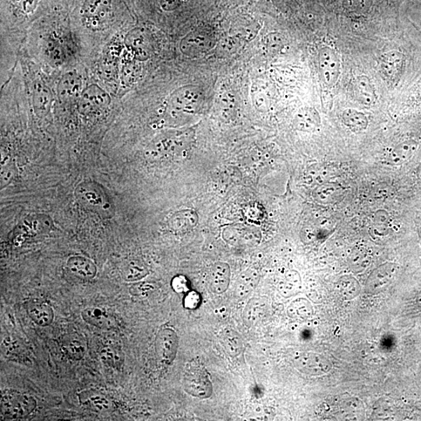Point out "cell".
Here are the masks:
<instances>
[{"instance_id":"d6a6232c","label":"cell","mask_w":421,"mask_h":421,"mask_svg":"<svg viewBox=\"0 0 421 421\" xmlns=\"http://www.w3.org/2000/svg\"><path fill=\"white\" fill-rule=\"evenodd\" d=\"M342 119L345 126L355 134L363 133L369 127V120L365 114L354 108L345 110L343 113Z\"/></svg>"},{"instance_id":"ba28073f","label":"cell","mask_w":421,"mask_h":421,"mask_svg":"<svg viewBox=\"0 0 421 421\" xmlns=\"http://www.w3.org/2000/svg\"><path fill=\"white\" fill-rule=\"evenodd\" d=\"M110 103V94L99 85L93 84L84 88L78 99V108L80 113L93 115L106 110Z\"/></svg>"},{"instance_id":"1f68e13d","label":"cell","mask_w":421,"mask_h":421,"mask_svg":"<svg viewBox=\"0 0 421 421\" xmlns=\"http://www.w3.org/2000/svg\"><path fill=\"white\" fill-rule=\"evenodd\" d=\"M101 362L115 370H121L124 364V354L117 345H107L100 351Z\"/></svg>"},{"instance_id":"f35d334b","label":"cell","mask_w":421,"mask_h":421,"mask_svg":"<svg viewBox=\"0 0 421 421\" xmlns=\"http://www.w3.org/2000/svg\"><path fill=\"white\" fill-rule=\"evenodd\" d=\"M369 260V255L364 248H358L354 250L351 255L352 268L355 269H362L364 268V261Z\"/></svg>"},{"instance_id":"60d3db41","label":"cell","mask_w":421,"mask_h":421,"mask_svg":"<svg viewBox=\"0 0 421 421\" xmlns=\"http://www.w3.org/2000/svg\"><path fill=\"white\" fill-rule=\"evenodd\" d=\"M201 301V295L198 292L188 291L185 297V300H183V305H185V307L187 309L194 310L199 307Z\"/></svg>"},{"instance_id":"f1b7e54d","label":"cell","mask_w":421,"mask_h":421,"mask_svg":"<svg viewBox=\"0 0 421 421\" xmlns=\"http://www.w3.org/2000/svg\"><path fill=\"white\" fill-rule=\"evenodd\" d=\"M404 58L401 53L390 52L382 59L381 69L385 78L393 83L398 79L402 71Z\"/></svg>"},{"instance_id":"277c9868","label":"cell","mask_w":421,"mask_h":421,"mask_svg":"<svg viewBox=\"0 0 421 421\" xmlns=\"http://www.w3.org/2000/svg\"><path fill=\"white\" fill-rule=\"evenodd\" d=\"M185 390L192 396L207 399L212 396L213 384L205 369L198 363H191L185 373Z\"/></svg>"},{"instance_id":"e575fe53","label":"cell","mask_w":421,"mask_h":421,"mask_svg":"<svg viewBox=\"0 0 421 421\" xmlns=\"http://www.w3.org/2000/svg\"><path fill=\"white\" fill-rule=\"evenodd\" d=\"M262 300L260 298H252L247 304L243 312V321L248 327L259 320L262 309Z\"/></svg>"},{"instance_id":"5b68a950","label":"cell","mask_w":421,"mask_h":421,"mask_svg":"<svg viewBox=\"0 0 421 421\" xmlns=\"http://www.w3.org/2000/svg\"><path fill=\"white\" fill-rule=\"evenodd\" d=\"M222 238L231 246L254 248L261 242L262 234L259 228L247 224L229 226L222 231Z\"/></svg>"},{"instance_id":"5bb4252c","label":"cell","mask_w":421,"mask_h":421,"mask_svg":"<svg viewBox=\"0 0 421 421\" xmlns=\"http://www.w3.org/2000/svg\"><path fill=\"white\" fill-rule=\"evenodd\" d=\"M84 90L83 79L76 71H70L61 78L58 87V97L68 101L79 99Z\"/></svg>"},{"instance_id":"b9f144b4","label":"cell","mask_w":421,"mask_h":421,"mask_svg":"<svg viewBox=\"0 0 421 421\" xmlns=\"http://www.w3.org/2000/svg\"><path fill=\"white\" fill-rule=\"evenodd\" d=\"M271 3L278 10L283 13H288L294 8V0H271Z\"/></svg>"},{"instance_id":"d4e9b609","label":"cell","mask_w":421,"mask_h":421,"mask_svg":"<svg viewBox=\"0 0 421 421\" xmlns=\"http://www.w3.org/2000/svg\"><path fill=\"white\" fill-rule=\"evenodd\" d=\"M26 310L31 320L40 327L50 326L54 320V311L49 304L42 301H30Z\"/></svg>"},{"instance_id":"7c38bea8","label":"cell","mask_w":421,"mask_h":421,"mask_svg":"<svg viewBox=\"0 0 421 421\" xmlns=\"http://www.w3.org/2000/svg\"><path fill=\"white\" fill-rule=\"evenodd\" d=\"M179 338L171 329H163L156 336L155 348L159 362L166 365L171 364L178 354Z\"/></svg>"},{"instance_id":"e0dca14e","label":"cell","mask_w":421,"mask_h":421,"mask_svg":"<svg viewBox=\"0 0 421 421\" xmlns=\"http://www.w3.org/2000/svg\"><path fill=\"white\" fill-rule=\"evenodd\" d=\"M398 270L397 264L385 263L372 271L366 282V288L371 292L379 291L388 286Z\"/></svg>"},{"instance_id":"9c48e42d","label":"cell","mask_w":421,"mask_h":421,"mask_svg":"<svg viewBox=\"0 0 421 421\" xmlns=\"http://www.w3.org/2000/svg\"><path fill=\"white\" fill-rule=\"evenodd\" d=\"M216 45V39L207 31H195L187 34L181 40L180 49L183 55L190 58H198L212 50Z\"/></svg>"},{"instance_id":"83f0119b","label":"cell","mask_w":421,"mask_h":421,"mask_svg":"<svg viewBox=\"0 0 421 421\" xmlns=\"http://www.w3.org/2000/svg\"><path fill=\"white\" fill-rule=\"evenodd\" d=\"M354 92L355 97L359 103L365 106L375 104L377 97L369 78L362 76H358L354 83Z\"/></svg>"},{"instance_id":"2e32d148","label":"cell","mask_w":421,"mask_h":421,"mask_svg":"<svg viewBox=\"0 0 421 421\" xmlns=\"http://www.w3.org/2000/svg\"><path fill=\"white\" fill-rule=\"evenodd\" d=\"M61 349L66 357L78 362L85 357L87 345L83 336L78 332H71L61 339Z\"/></svg>"},{"instance_id":"836d02e7","label":"cell","mask_w":421,"mask_h":421,"mask_svg":"<svg viewBox=\"0 0 421 421\" xmlns=\"http://www.w3.org/2000/svg\"><path fill=\"white\" fill-rule=\"evenodd\" d=\"M148 274V268L143 262L138 260L127 262L123 271H122V276L127 282L139 281Z\"/></svg>"},{"instance_id":"ab89813d","label":"cell","mask_w":421,"mask_h":421,"mask_svg":"<svg viewBox=\"0 0 421 421\" xmlns=\"http://www.w3.org/2000/svg\"><path fill=\"white\" fill-rule=\"evenodd\" d=\"M173 290L178 294H187L189 291V282L186 276L178 275L171 282Z\"/></svg>"},{"instance_id":"ee69618b","label":"cell","mask_w":421,"mask_h":421,"mask_svg":"<svg viewBox=\"0 0 421 421\" xmlns=\"http://www.w3.org/2000/svg\"><path fill=\"white\" fill-rule=\"evenodd\" d=\"M260 208L256 205H248L247 206L246 208L244 209V215H245L246 218L248 220L251 222H255L260 219Z\"/></svg>"},{"instance_id":"52a82bcc","label":"cell","mask_w":421,"mask_h":421,"mask_svg":"<svg viewBox=\"0 0 421 421\" xmlns=\"http://www.w3.org/2000/svg\"><path fill=\"white\" fill-rule=\"evenodd\" d=\"M123 50V45L119 41H113L106 45L104 51L99 69L101 76L108 83H117L120 78Z\"/></svg>"},{"instance_id":"f546056e","label":"cell","mask_w":421,"mask_h":421,"mask_svg":"<svg viewBox=\"0 0 421 421\" xmlns=\"http://www.w3.org/2000/svg\"><path fill=\"white\" fill-rule=\"evenodd\" d=\"M260 281V275L254 269H249L241 274L236 284L235 294L238 298L248 296Z\"/></svg>"},{"instance_id":"d590c367","label":"cell","mask_w":421,"mask_h":421,"mask_svg":"<svg viewBox=\"0 0 421 421\" xmlns=\"http://www.w3.org/2000/svg\"><path fill=\"white\" fill-rule=\"evenodd\" d=\"M372 4L373 0H343V8L356 15L368 13Z\"/></svg>"},{"instance_id":"7a4b0ae2","label":"cell","mask_w":421,"mask_h":421,"mask_svg":"<svg viewBox=\"0 0 421 421\" xmlns=\"http://www.w3.org/2000/svg\"><path fill=\"white\" fill-rule=\"evenodd\" d=\"M204 92L199 86L186 85L175 90L169 97L168 106L172 113L194 115L204 104Z\"/></svg>"},{"instance_id":"8d00e7d4","label":"cell","mask_w":421,"mask_h":421,"mask_svg":"<svg viewBox=\"0 0 421 421\" xmlns=\"http://www.w3.org/2000/svg\"><path fill=\"white\" fill-rule=\"evenodd\" d=\"M390 222V216L385 210H378L373 215V230L382 235L386 234Z\"/></svg>"},{"instance_id":"6da1fadb","label":"cell","mask_w":421,"mask_h":421,"mask_svg":"<svg viewBox=\"0 0 421 421\" xmlns=\"http://www.w3.org/2000/svg\"><path fill=\"white\" fill-rule=\"evenodd\" d=\"M76 195L81 206L104 218H111L115 213L110 196L99 183L92 181L81 183L76 189Z\"/></svg>"},{"instance_id":"8992f818","label":"cell","mask_w":421,"mask_h":421,"mask_svg":"<svg viewBox=\"0 0 421 421\" xmlns=\"http://www.w3.org/2000/svg\"><path fill=\"white\" fill-rule=\"evenodd\" d=\"M111 10V0H85L81 8L84 24L93 31L103 29L110 19Z\"/></svg>"},{"instance_id":"8fae6325","label":"cell","mask_w":421,"mask_h":421,"mask_svg":"<svg viewBox=\"0 0 421 421\" xmlns=\"http://www.w3.org/2000/svg\"><path fill=\"white\" fill-rule=\"evenodd\" d=\"M124 45L140 62L150 59L154 53L150 36L143 29L137 28L129 31L124 38Z\"/></svg>"},{"instance_id":"9a60e30c","label":"cell","mask_w":421,"mask_h":421,"mask_svg":"<svg viewBox=\"0 0 421 421\" xmlns=\"http://www.w3.org/2000/svg\"><path fill=\"white\" fill-rule=\"evenodd\" d=\"M83 320L100 329L110 330L117 327V319L104 308L90 307L81 312Z\"/></svg>"},{"instance_id":"ac0fdd59","label":"cell","mask_w":421,"mask_h":421,"mask_svg":"<svg viewBox=\"0 0 421 421\" xmlns=\"http://www.w3.org/2000/svg\"><path fill=\"white\" fill-rule=\"evenodd\" d=\"M231 277V270L226 262H217L210 269L208 283L210 290L216 294H222L227 290Z\"/></svg>"},{"instance_id":"d6986e66","label":"cell","mask_w":421,"mask_h":421,"mask_svg":"<svg viewBox=\"0 0 421 421\" xmlns=\"http://www.w3.org/2000/svg\"><path fill=\"white\" fill-rule=\"evenodd\" d=\"M345 194L344 187L336 182L327 181L318 185L313 190L312 196L322 205H331L341 200Z\"/></svg>"},{"instance_id":"ffe728a7","label":"cell","mask_w":421,"mask_h":421,"mask_svg":"<svg viewBox=\"0 0 421 421\" xmlns=\"http://www.w3.org/2000/svg\"><path fill=\"white\" fill-rule=\"evenodd\" d=\"M199 215L193 209H185L174 213L169 220V227L173 232L185 234L198 226Z\"/></svg>"},{"instance_id":"4dcf8cb0","label":"cell","mask_w":421,"mask_h":421,"mask_svg":"<svg viewBox=\"0 0 421 421\" xmlns=\"http://www.w3.org/2000/svg\"><path fill=\"white\" fill-rule=\"evenodd\" d=\"M415 141H406L392 149L387 157V162L392 166H400L409 161L417 150Z\"/></svg>"},{"instance_id":"7bdbcfd3","label":"cell","mask_w":421,"mask_h":421,"mask_svg":"<svg viewBox=\"0 0 421 421\" xmlns=\"http://www.w3.org/2000/svg\"><path fill=\"white\" fill-rule=\"evenodd\" d=\"M185 0H160L161 8L166 12H172L178 9Z\"/></svg>"},{"instance_id":"4fadbf2b","label":"cell","mask_w":421,"mask_h":421,"mask_svg":"<svg viewBox=\"0 0 421 421\" xmlns=\"http://www.w3.org/2000/svg\"><path fill=\"white\" fill-rule=\"evenodd\" d=\"M193 138L192 131L172 133L155 141L152 155L160 156L180 151L192 144Z\"/></svg>"},{"instance_id":"603a6c76","label":"cell","mask_w":421,"mask_h":421,"mask_svg":"<svg viewBox=\"0 0 421 421\" xmlns=\"http://www.w3.org/2000/svg\"><path fill=\"white\" fill-rule=\"evenodd\" d=\"M33 106L38 117H44L50 110L52 103V94L42 80L33 84Z\"/></svg>"},{"instance_id":"74e56055","label":"cell","mask_w":421,"mask_h":421,"mask_svg":"<svg viewBox=\"0 0 421 421\" xmlns=\"http://www.w3.org/2000/svg\"><path fill=\"white\" fill-rule=\"evenodd\" d=\"M224 345L229 355L236 356L241 354L243 348L241 336L234 331H229L224 337Z\"/></svg>"},{"instance_id":"30bf717a","label":"cell","mask_w":421,"mask_h":421,"mask_svg":"<svg viewBox=\"0 0 421 421\" xmlns=\"http://www.w3.org/2000/svg\"><path fill=\"white\" fill-rule=\"evenodd\" d=\"M319 71L326 86L334 87L341 76V63L336 50L324 46L318 53Z\"/></svg>"},{"instance_id":"3957f363","label":"cell","mask_w":421,"mask_h":421,"mask_svg":"<svg viewBox=\"0 0 421 421\" xmlns=\"http://www.w3.org/2000/svg\"><path fill=\"white\" fill-rule=\"evenodd\" d=\"M36 407V399L28 394L15 390H6L2 394L1 413L4 418H25L35 411Z\"/></svg>"},{"instance_id":"4316f807","label":"cell","mask_w":421,"mask_h":421,"mask_svg":"<svg viewBox=\"0 0 421 421\" xmlns=\"http://www.w3.org/2000/svg\"><path fill=\"white\" fill-rule=\"evenodd\" d=\"M79 401L85 408L97 413L107 412L111 409L112 404L103 393L92 390L83 391L79 394Z\"/></svg>"},{"instance_id":"44dd1931","label":"cell","mask_w":421,"mask_h":421,"mask_svg":"<svg viewBox=\"0 0 421 421\" xmlns=\"http://www.w3.org/2000/svg\"><path fill=\"white\" fill-rule=\"evenodd\" d=\"M67 270L79 280L90 281L97 274V268L90 259L81 256H73L66 263Z\"/></svg>"},{"instance_id":"cb8c5ba5","label":"cell","mask_w":421,"mask_h":421,"mask_svg":"<svg viewBox=\"0 0 421 421\" xmlns=\"http://www.w3.org/2000/svg\"><path fill=\"white\" fill-rule=\"evenodd\" d=\"M71 46L65 36L53 35L46 41L45 52L53 63L60 64L70 55Z\"/></svg>"},{"instance_id":"7402d4cb","label":"cell","mask_w":421,"mask_h":421,"mask_svg":"<svg viewBox=\"0 0 421 421\" xmlns=\"http://www.w3.org/2000/svg\"><path fill=\"white\" fill-rule=\"evenodd\" d=\"M293 124L296 130L314 133L321 127V117L314 108H304L296 114Z\"/></svg>"},{"instance_id":"484cf974","label":"cell","mask_w":421,"mask_h":421,"mask_svg":"<svg viewBox=\"0 0 421 421\" xmlns=\"http://www.w3.org/2000/svg\"><path fill=\"white\" fill-rule=\"evenodd\" d=\"M139 62L140 61L136 59L128 51L122 57L120 77L124 85L129 87L137 83L141 73Z\"/></svg>"},{"instance_id":"f6af8a7d","label":"cell","mask_w":421,"mask_h":421,"mask_svg":"<svg viewBox=\"0 0 421 421\" xmlns=\"http://www.w3.org/2000/svg\"><path fill=\"white\" fill-rule=\"evenodd\" d=\"M417 173H418V176L419 179L421 180V163H420V166L418 168V172H417Z\"/></svg>"}]
</instances>
